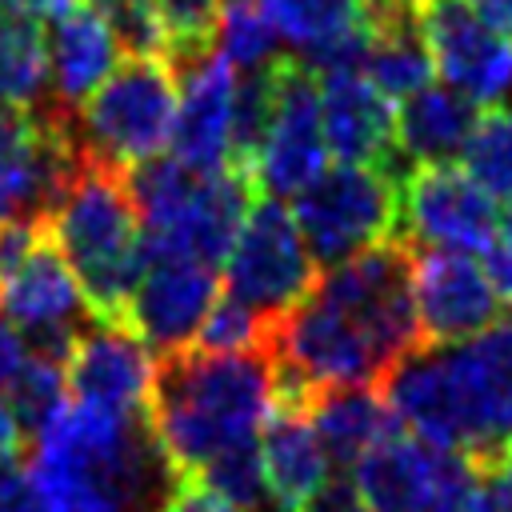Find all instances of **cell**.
I'll return each mask as SVG.
<instances>
[{"instance_id":"d6a6232c","label":"cell","mask_w":512,"mask_h":512,"mask_svg":"<svg viewBox=\"0 0 512 512\" xmlns=\"http://www.w3.org/2000/svg\"><path fill=\"white\" fill-rule=\"evenodd\" d=\"M100 12L108 16L124 56H164V36L148 0H116Z\"/></svg>"},{"instance_id":"f1b7e54d","label":"cell","mask_w":512,"mask_h":512,"mask_svg":"<svg viewBox=\"0 0 512 512\" xmlns=\"http://www.w3.org/2000/svg\"><path fill=\"white\" fill-rule=\"evenodd\" d=\"M68 380H64V364H56V360H48V356H28V364L16 372V380L4 388V400H8V408H12V416H16V424H20V432H24V440L32 436H40L56 416H60V408L68 404Z\"/></svg>"},{"instance_id":"7bdbcfd3","label":"cell","mask_w":512,"mask_h":512,"mask_svg":"<svg viewBox=\"0 0 512 512\" xmlns=\"http://www.w3.org/2000/svg\"><path fill=\"white\" fill-rule=\"evenodd\" d=\"M508 452H512V436H508Z\"/></svg>"},{"instance_id":"f546056e","label":"cell","mask_w":512,"mask_h":512,"mask_svg":"<svg viewBox=\"0 0 512 512\" xmlns=\"http://www.w3.org/2000/svg\"><path fill=\"white\" fill-rule=\"evenodd\" d=\"M276 24L264 0H220V40L216 48L228 56L236 72L264 68L276 60Z\"/></svg>"},{"instance_id":"9a60e30c","label":"cell","mask_w":512,"mask_h":512,"mask_svg":"<svg viewBox=\"0 0 512 512\" xmlns=\"http://www.w3.org/2000/svg\"><path fill=\"white\" fill-rule=\"evenodd\" d=\"M220 296V276L212 264L192 256H156L148 260L120 328L144 340L156 356L184 352L196 344L204 316Z\"/></svg>"},{"instance_id":"ab89813d","label":"cell","mask_w":512,"mask_h":512,"mask_svg":"<svg viewBox=\"0 0 512 512\" xmlns=\"http://www.w3.org/2000/svg\"><path fill=\"white\" fill-rule=\"evenodd\" d=\"M20 444H24V432H20V424H16L12 408H8V400L0 396V456L20 452Z\"/></svg>"},{"instance_id":"5b68a950","label":"cell","mask_w":512,"mask_h":512,"mask_svg":"<svg viewBox=\"0 0 512 512\" xmlns=\"http://www.w3.org/2000/svg\"><path fill=\"white\" fill-rule=\"evenodd\" d=\"M400 176L404 172L376 164H336L296 196L292 216L320 268H336L348 256L396 236Z\"/></svg>"},{"instance_id":"7c38bea8","label":"cell","mask_w":512,"mask_h":512,"mask_svg":"<svg viewBox=\"0 0 512 512\" xmlns=\"http://www.w3.org/2000/svg\"><path fill=\"white\" fill-rule=\"evenodd\" d=\"M0 316L24 332L36 356L56 364L68 360L76 336L88 328L84 320H96L84 304L80 280L72 276L60 248L44 236V228L32 252L8 276H0Z\"/></svg>"},{"instance_id":"83f0119b","label":"cell","mask_w":512,"mask_h":512,"mask_svg":"<svg viewBox=\"0 0 512 512\" xmlns=\"http://www.w3.org/2000/svg\"><path fill=\"white\" fill-rule=\"evenodd\" d=\"M164 36V60L180 72L192 60L216 52L220 40V0H148Z\"/></svg>"},{"instance_id":"3957f363","label":"cell","mask_w":512,"mask_h":512,"mask_svg":"<svg viewBox=\"0 0 512 512\" xmlns=\"http://www.w3.org/2000/svg\"><path fill=\"white\" fill-rule=\"evenodd\" d=\"M40 228L80 280L88 312L100 324H120L148 268L144 228L124 168L80 148V160Z\"/></svg>"},{"instance_id":"8d00e7d4","label":"cell","mask_w":512,"mask_h":512,"mask_svg":"<svg viewBox=\"0 0 512 512\" xmlns=\"http://www.w3.org/2000/svg\"><path fill=\"white\" fill-rule=\"evenodd\" d=\"M32 348L24 340V332L12 320H0V388H8L16 380V372L28 364Z\"/></svg>"},{"instance_id":"4dcf8cb0","label":"cell","mask_w":512,"mask_h":512,"mask_svg":"<svg viewBox=\"0 0 512 512\" xmlns=\"http://www.w3.org/2000/svg\"><path fill=\"white\" fill-rule=\"evenodd\" d=\"M196 480L204 488H212L220 500H228L232 508L240 512H256L268 496V484H264V460H260V436L248 440V444H236L220 456H212Z\"/></svg>"},{"instance_id":"4fadbf2b","label":"cell","mask_w":512,"mask_h":512,"mask_svg":"<svg viewBox=\"0 0 512 512\" xmlns=\"http://www.w3.org/2000/svg\"><path fill=\"white\" fill-rule=\"evenodd\" d=\"M412 300L428 348L464 344L504 320L484 264L456 248H412Z\"/></svg>"},{"instance_id":"b9f144b4","label":"cell","mask_w":512,"mask_h":512,"mask_svg":"<svg viewBox=\"0 0 512 512\" xmlns=\"http://www.w3.org/2000/svg\"><path fill=\"white\" fill-rule=\"evenodd\" d=\"M108 4H116V0H96V8H108Z\"/></svg>"},{"instance_id":"cb8c5ba5","label":"cell","mask_w":512,"mask_h":512,"mask_svg":"<svg viewBox=\"0 0 512 512\" xmlns=\"http://www.w3.org/2000/svg\"><path fill=\"white\" fill-rule=\"evenodd\" d=\"M0 108H52L44 24L8 4H0Z\"/></svg>"},{"instance_id":"d590c367","label":"cell","mask_w":512,"mask_h":512,"mask_svg":"<svg viewBox=\"0 0 512 512\" xmlns=\"http://www.w3.org/2000/svg\"><path fill=\"white\" fill-rule=\"evenodd\" d=\"M304 512H372V508L364 504V496L356 492V484H352V480L336 476V480H328V484L308 500V508H304Z\"/></svg>"},{"instance_id":"6da1fadb","label":"cell","mask_w":512,"mask_h":512,"mask_svg":"<svg viewBox=\"0 0 512 512\" xmlns=\"http://www.w3.org/2000/svg\"><path fill=\"white\" fill-rule=\"evenodd\" d=\"M28 472L48 512H160L176 488L148 412L68 400L36 436Z\"/></svg>"},{"instance_id":"5bb4252c","label":"cell","mask_w":512,"mask_h":512,"mask_svg":"<svg viewBox=\"0 0 512 512\" xmlns=\"http://www.w3.org/2000/svg\"><path fill=\"white\" fill-rule=\"evenodd\" d=\"M416 20L448 88L480 108L512 92V40L488 28L468 0H416Z\"/></svg>"},{"instance_id":"7402d4cb","label":"cell","mask_w":512,"mask_h":512,"mask_svg":"<svg viewBox=\"0 0 512 512\" xmlns=\"http://www.w3.org/2000/svg\"><path fill=\"white\" fill-rule=\"evenodd\" d=\"M260 460L276 512H304L308 500L328 484V456L308 424V412L272 408L260 428Z\"/></svg>"},{"instance_id":"ffe728a7","label":"cell","mask_w":512,"mask_h":512,"mask_svg":"<svg viewBox=\"0 0 512 512\" xmlns=\"http://www.w3.org/2000/svg\"><path fill=\"white\" fill-rule=\"evenodd\" d=\"M48 40V96L52 108L76 116V108L104 84V76L120 64V40L108 16L92 4H76L56 16L44 32Z\"/></svg>"},{"instance_id":"e575fe53","label":"cell","mask_w":512,"mask_h":512,"mask_svg":"<svg viewBox=\"0 0 512 512\" xmlns=\"http://www.w3.org/2000/svg\"><path fill=\"white\" fill-rule=\"evenodd\" d=\"M480 264H484V276L492 280L500 304L512 308V244H508L504 236H496V240L480 252Z\"/></svg>"},{"instance_id":"7a4b0ae2","label":"cell","mask_w":512,"mask_h":512,"mask_svg":"<svg viewBox=\"0 0 512 512\" xmlns=\"http://www.w3.org/2000/svg\"><path fill=\"white\" fill-rule=\"evenodd\" d=\"M272 408V352L184 348L156 356L148 420L176 476H196L212 456L256 440Z\"/></svg>"},{"instance_id":"d6986e66","label":"cell","mask_w":512,"mask_h":512,"mask_svg":"<svg viewBox=\"0 0 512 512\" xmlns=\"http://www.w3.org/2000/svg\"><path fill=\"white\" fill-rule=\"evenodd\" d=\"M444 356L468 416V452L504 444L512 436V316L464 344L444 348Z\"/></svg>"},{"instance_id":"52a82bcc","label":"cell","mask_w":512,"mask_h":512,"mask_svg":"<svg viewBox=\"0 0 512 512\" xmlns=\"http://www.w3.org/2000/svg\"><path fill=\"white\" fill-rule=\"evenodd\" d=\"M316 296L340 308L368 336V344L384 360V372L400 356L428 348L412 300V244L400 236L372 244L336 268H324Z\"/></svg>"},{"instance_id":"2e32d148","label":"cell","mask_w":512,"mask_h":512,"mask_svg":"<svg viewBox=\"0 0 512 512\" xmlns=\"http://www.w3.org/2000/svg\"><path fill=\"white\" fill-rule=\"evenodd\" d=\"M64 380L72 400L80 404L112 412H148L156 384V352L120 324L88 320L64 360Z\"/></svg>"},{"instance_id":"e0dca14e","label":"cell","mask_w":512,"mask_h":512,"mask_svg":"<svg viewBox=\"0 0 512 512\" xmlns=\"http://www.w3.org/2000/svg\"><path fill=\"white\" fill-rule=\"evenodd\" d=\"M180 76V100L172 120V156L192 172H224L228 168V136H232V100H236V68L216 48Z\"/></svg>"},{"instance_id":"484cf974","label":"cell","mask_w":512,"mask_h":512,"mask_svg":"<svg viewBox=\"0 0 512 512\" xmlns=\"http://www.w3.org/2000/svg\"><path fill=\"white\" fill-rule=\"evenodd\" d=\"M464 172L496 200L512 204V104L480 108V120L464 144Z\"/></svg>"},{"instance_id":"60d3db41","label":"cell","mask_w":512,"mask_h":512,"mask_svg":"<svg viewBox=\"0 0 512 512\" xmlns=\"http://www.w3.org/2000/svg\"><path fill=\"white\" fill-rule=\"evenodd\" d=\"M500 236L512 244V204H508V212H504V224H500Z\"/></svg>"},{"instance_id":"44dd1931","label":"cell","mask_w":512,"mask_h":512,"mask_svg":"<svg viewBox=\"0 0 512 512\" xmlns=\"http://www.w3.org/2000/svg\"><path fill=\"white\" fill-rule=\"evenodd\" d=\"M308 424L332 468L352 472L380 440L400 432V420L384 404V396L368 384L320 388L308 404Z\"/></svg>"},{"instance_id":"277c9868","label":"cell","mask_w":512,"mask_h":512,"mask_svg":"<svg viewBox=\"0 0 512 512\" xmlns=\"http://www.w3.org/2000/svg\"><path fill=\"white\" fill-rule=\"evenodd\" d=\"M180 76L164 56H124L76 108V144L104 164L136 168L164 156L172 140Z\"/></svg>"},{"instance_id":"ba28073f","label":"cell","mask_w":512,"mask_h":512,"mask_svg":"<svg viewBox=\"0 0 512 512\" xmlns=\"http://www.w3.org/2000/svg\"><path fill=\"white\" fill-rule=\"evenodd\" d=\"M352 484L372 512H468L484 496L468 452L436 448L404 428L352 468Z\"/></svg>"},{"instance_id":"836d02e7","label":"cell","mask_w":512,"mask_h":512,"mask_svg":"<svg viewBox=\"0 0 512 512\" xmlns=\"http://www.w3.org/2000/svg\"><path fill=\"white\" fill-rule=\"evenodd\" d=\"M160 512H240V508H232L228 500H220V496H216L212 488H204L196 476H180Z\"/></svg>"},{"instance_id":"ac0fdd59","label":"cell","mask_w":512,"mask_h":512,"mask_svg":"<svg viewBox=\"0 0 512 512\" xmlns=\"http://www.w3.org/2000/svg\"><path fill=\"white\" fill-rule=\"evenodd\" d=\"M320 128L340 164H376L404 172L408 160L396 148V108L356 72L320 76Z\"/></svg>"},{"instance_id":"4316f807","label":"cell","mask_w":512,"mask_h":512,"mask_svg":"<svg viewBox=\"0 0 512 512\" xmlns=\"http://www.w3.org/2000/svg\"><path fill=\"white\" fill-rule=\"evenodd\" d=\"M276 32L300 52H312L368 16V0H264Z\"/></svg>"},{"instance_id":"1f68e13d","label":"cell","mask_w":512,"mask_h":512,"mask_svg":"<svg viewBox=\"0 0 512 512\" xmlns=\"http://www.w3.org/2000/svg\"><path fill=\"white\" fill-rule=\"evenodd\" d=\"M272 340H276V328L264 316H256L228 292H220L212 312L204 316L192 348H200V352H272Z\"/></svg>"},{"instance_id":"8fae6325","label":"cell","mask_w":512,"mask_h":512,"mask_svg":"<svg viewBox=\"0 0 512 512\" xmlns=\"http://www.w3.org/2000/svg\"><path fill=\"white\" fill-rule=\"evenodd\" d=\"M328 160L320 128V76L300 56H276V108L252 164L256 196L296 200Z\"/></svg>"},{"instance_id":"30bf717a","label":"cell","mask_w":512,"mask_h":512,"mask_svg":"<svg viewBox=\"0 0 512 512\" xmlns=\"http://www.w3.org/2000/svg\"><path fill=\"white\" fill-rule=\"evenodd\" d=\"M76 160L72 116L56 108H0V224L44 220Z\"/></svg>"},{"instance_id":"8992f818","label":"cell","mask_w":512,"mask_h":512,"mask_svg":"<svg viewBox=\"0 0 512 512\" xmlns=\"http://www.w3.org/2000/svg\"><path fill=\"white\" fill-rule=\"evenodd\" d=\"M316 284L320 264L308 252L296 216L276 196H256L240 236L224 256L220 288L276 328L316 292Z\"/></svg>"},{"instance_id":"603a6c76","label":"cell","mask_w":512,"mask_h":512,"mask_svg":"<svg viewBox=\"0 0 512 512\" xmlns=\"http://www.w3.org/2000/svg\"><path fill=\"white\" fill-rule=\"evenodd\" d=\"M480 120V104L448 84H428L396 104V148L408 164H436L464 156Z\"/></svg>"},{"instance_id":"74e56055","label":"cell","mask_w":512,"mask_h":512,"mask_svg":"<svg viewBox=\"0 0 512 512\" xmlns=\"http://www.w3.org/2000/svg\"><path fill=\"white\" fill-rule=\"evenodd\" d=\"M468 4H472V12H476L488 28L504 32V36L512 40V0H468Z\"/></svg>"},{"instance_id":"d4e9b609","label":"cell","mask_w":512,"mask_h":512,"mask_svg":"<svg viewBox=\"0 0 512 512\" xmlns=\"http://www.w3.org/2000/svg\"><path fill=\"white\" fill-rule=\"evenodd\" d=\"M276 108V60L264 68L240 72L236 76V100H232V136H228V168L252 176L256 152L268 136Z\"/></svg>"},{"instance_id":"9c48e42d","label":"cell","mask_w":512,"mask_h":512,"mask_svg":"<svg viewBox=\"0 0 512 512\" xmlns=\"http://www.w3.org/2000/svg\"><path fill=\"white\" fill-rule=\"evenodd\" d=\"M500 200L488 196L456 160L408 164L400 176V228L412 248L484 252L500 236Z\"/></svg>"},{"instance_id":"f35d334b","label":"cell","mask_w":512,"mask_h":512,"mask_svg":"<svg viewBox=\"0 0 512 512\" xmlns=\"http://www.w3.org/2000/svg\"><path fill=\"white\" fill-rule=\"evenodd\" d=\"M0 4H8V8H16V12H28V16H36V20H56V16L72 12L80 0H0Z\"/></svg>"}]
</instances>
